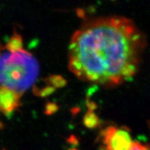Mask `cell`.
Here are the masks:
<instances>
[{
    "instance_id": "cell-4",
    "label": "cell",
    "mask_w": 150,
    "mask_h": 150,
    "mask_svg": "<svg viewBox=\"0 0 150 150\" xmlns=\"http://www.w3.org/2000/svg\"><path fill=\"white\" fill-rule=\"evenodd\" d=\"M22 93L8 87H0V112L9 117L18 109Z\"/></svg>"
},
{
    "instance_id": "cell-9",
    "label": "cell",
    "mask_w": 150,
    "mask_h": 150,
    "mask_svg": "<svg viewBox=\"0 0 150 150\" xmlns=\"http://www.w3.org/2000/svg\"><path fill=\"white\" fill-rule=\"evenodd\" d=\"M130 150H150V147L146 145H143L140 142H133Z\"/></svg>"
},
{
    "instance_id": "cell-5",
    "label": "cell",
    "mask_w": 150,
    "mask_h": 150,
    "mask_svg": "<svg viewBox=\"0 0 150 150\" xmlns=\"http://www.w3.org/2000/svg\"><path fill=\"white\" fill-rule=\"evenodd\" d=\"M6 47L10 53H14L23 50V42H22V36L15 32V33H13V35L9 38V39L6 43Z\"/></svg>"
},
{
    "instance_id": "cell-6",
    "label": "cell",
    "mask_w": 150,
    "mask_h": 150,
    "mask_svg": "<svg viewBox=\"0 0 150 150\" xmlns=\"http://www.w3.org/2000/svg\"><path fill=\"white\" fill-rule=\"evenodd\" d=\"M83 122L85 127L89 129H94L100 125V119L94 112V108H89L83 117Z\"/></svg>"
},
{
    "instance_id": "cell-3",
    "label": "cell",
    "mask_w": 150,
    "mask_h": 150,
    "mask_svg": "<svg viewBox=\"0 0 150 150\" xmlns=\"http://www.w3.org/2000/svg\"><path fill=\"white\" fill-rule=\"evenodd\" d=\"M99 137L104 150H130L133 142L128 129L112 126L104 129Z\"/></svg>"
},
{
    "instance_id": "cell-8",
    "label": "cell",
    "mask_w": 150,
    "mask_h": 150,
    "mask_svg": "<svg viewBox=\"0 0 150 150\" xmlns=\"http://www.w3.org/2000/svg\"><path fill=\"white\" fill-rule=\"evenodd\" d=\"M56 88L54 87L51 86V85H47L45 87H35L34 88V93H35L36 95L39 96V97H46L48 95L52 94V93L54 92Z\"/></svg>"
},
{
    "instance_id": "cell-11",
    "label": "cell",
    "mask_w": 150,
    "mask_h": 150,
    "mask_svg": "<svg viewBox=\"0 0 150 150\" xmlns=\"http://www.w3.org/2000/svg\"><path fill=\"white\" fill-rule=\"evenodd\" d=\"M69 150H76V149H69Z\"/></svg>"
},
{
    "instance_id": "cell-7",
    "label": "cell",
    "mask_w": 150,
    "mask_h": 150,
    "mask_svg": "<svg viewBox=\"0 0 150 150\" xmlns=\"http://www.w3.org/2000/svg\"><path fill=\"white\" fill-rule=\"evenodd\" d=\"M46 83L54 88H59L64 87L66 84V81L64 79V77L59 75H52L46 79Z\"/></svg>"
},
{
    "instance_id": "cell-2",
    "label": "cell",
    "mask_w": 150,
    "mask_h": 150,
    "mask_svg": "<svg viewBox=\"0 0 150 150\" xmlns=\"http://www.w3.org/2000/svg\"><path fill=\"white\" fill-rule=\"evenodd\" d=\"M39 72L36 58L25 50L0 56V85L19 93L32 87Z\"/></svg>"
},
{
    "instance_id": "cell-10",
    "label": "cell",
    "mask_w": 150,
    "mask_h": 150,
    "mask_svg": "<svg viewBox=\"0 0 150 150\" xmlns=\"http://www.w3.org/2000/svg\"><path fill=\"white\" fill-rule=\"evenodd\" d=\"M57 110V106L55 103H49L46 105L45 107V113L46 114H52Z\"/></svg>"
},
{
    "instance_id": "cell-12",
    "label": "cell",
    "mask_w": 150,
    "mask_h": 150,
    "mask_svg": "<svg viewBox=\"0 0 150 150\" xmlns=\"http://www.w3.org/2000/svg\"><path fill=\"white\" fill-rule=\"evenodd\" d=\"M0 49H1V45H0Z\"/></svg>"
},
{
    "instance_id": "cell-1",
    "label": "cell",
    "mask_w": 150,
    "mask_h": 150,
    "mask_svg": "<svg viewBox=\"0 0 150 150\" xmlns=\"http://www.w3.org/2000/svg\"><path fill=\"white\" fill-rule=\"evenodd\" d=\"M146 45L143 33L129 18L87 19L71 38L68 67L81 81L116 87L137 73Z\"/></svg>"
}]
</instances>
